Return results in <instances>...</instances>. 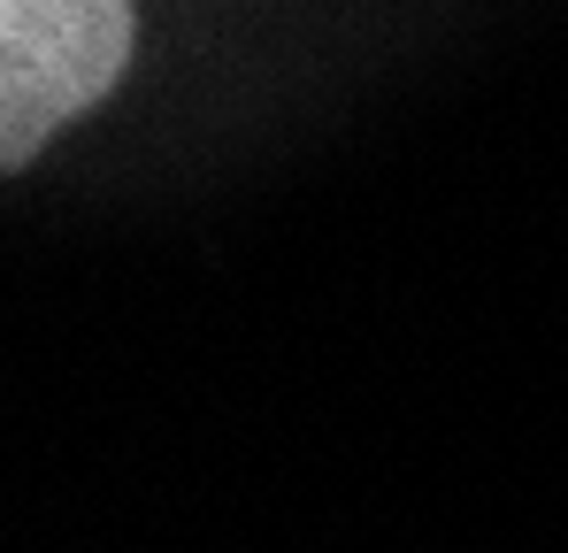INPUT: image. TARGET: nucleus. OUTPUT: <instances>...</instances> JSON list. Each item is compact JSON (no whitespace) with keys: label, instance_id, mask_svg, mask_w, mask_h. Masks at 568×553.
I'll use <instances>...</instances> for the list:
<instances>
[{"label":"nucleus","instance_id":"1","mask_svg":"<svg viewBox=\"0 0 568 553\" xmlns=\"http://www.w3.org/2000/svg\"><path fill=\"white\" fill-rule=\"evenodd\" d=\"M139 16L123 0H0V178L31 170L62 123L131 70Z\"/></svg>","mask_w":568,"mask_h":553}]
</instances>
